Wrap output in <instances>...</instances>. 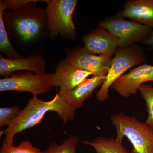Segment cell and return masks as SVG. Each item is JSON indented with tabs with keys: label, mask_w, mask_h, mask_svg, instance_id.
<instances>
[{
	"label": "cell",
	"mask_w": 153,
	"mask_h": 153,
	"mask_svg": "<svg viewBox=\"0 0 153 153\" xmlns=\"http://www.w3.org/2000/svg\"><path fill=\"white\" fill-rule=\"evenodd\" d=\"M33 1L16 10H6L3 20L11 43L19 53L27 55L42 54L48 49L49 38L46 8Z\"/></svg>",
	"instance_id": "6da1fadb"
},
{
	"label": "cell",
	"mask_w": 153,
	"mask_h": 153,
	"mask_svg": "<svg viewBox=\"0 0 153 153\" xmlns=\"http://www.w3.org/2000/svg\"><path fill=\"white\" fill-rule=\"evenodd\" d=\"M76 110L67 104L58 93H56L53 99L48 101L33 96L16 120L2 131L5 135L3 145H13L14 137L16 134L40 123L49 111L57 113L63 122L66 124L68 122L74 121Z\"/></svg>",
	"instance_id": "7a4b0ae2"
},
{
	"label": "cell",
	"mask_w": 153,
	"mask_h": 153,
	"mask_svg": "<svg viewBox=\"0 0 153 153\" xmlns=\"http://www.w3.org/2000/svg\"><path fill=\"white\" fill-rule=\"evenodd\" d=\"M111 120L117 131L116 140L126 137L132 145V153H153V128L146 123L122 113L114 114Z\"/></svg>",
	"instance_id": "3957f363"
},
{
	"label": "cell",
	"mask_w": 153,
	"mask_h": 153,
	"mask_svg": "<svg viewBox=\"0 0 153 153\" xmlns=\"http://www.w3.org/2000/svg\"><path fill=\"white\" fill-rule=\"evenodd\" d=\"M146 61L143 49L137 44L126 48L118 47L105 80L97 92V99L100 102L107 100L109 97L110 88L114 82L124 74L126 71Z\"/></svg>",
	"instance_id": "277c9868"
},
{
	"label": "cell",
	"mask_w": 153,
	"mask_h": 153,
	"mask_svg": "<svg viewBox=\"0 0 153 153\" xmlns=\"http://www.w3.org/2000/svg\"><path fill=\"white\" fill-rule=\"evenodd\" d=\"M44 2L47 4L49 38L52 41L60 35L66 39L76 40L72 16L78 1L44 0Z\"/></svg>",
	"instance_id": "5b68a950"
},
{
	"label": "cell",
	"mask_w": 153,
	"mask_h": 153,
	"mask_svg": "<svg viewBox=\"0 0 153 153\" xmlns=\"http://www.w3.org/2000/svg\"><path fill=\"white\" fill-rule=\"evenodd\" d=\"M99 27L109 31L118 39V47L126 48L142 42L148 38L152 29L134 21L124 19L119 12L100 22Z\"/></svg>",
	"instance_id": "8992f818"
},
{
	"label": "cell",
	"mask_w": 153,
	"mask_h": 153,
	"mask_svg": "<svg viewBox=\"0 0 153 153\" xmlns=\"http://www.w3.org/2000/svg\"><path fill=\"white\" fill-rule=\"evenodd\" d=\"M52 87V74H36L31 71H16L0 79V91L28 92L33 96L48 92Z\"/></svg>",
	"instance_id": "52a82bcc"
},
{
	"label": "cell",
	"mask_w": 153,
	"mask_h": 153,
	"mask_svg": "<svg viewBox=\"0 0 153 153\" xmlns=\"http://www.w3.org/2000/svg\"><path fill=\"white\" fill-rule=\"evenodd\" d=\"M63 50L69 63L93 76H106L113 58L91 54L84 47H64Z\"/></svg>",
	"instance_id": "ba28073f"
},
{
	"label": "cell",
	"mask_w": 153,
	"mask_h": 153,
	"mask_svg": "<svg viewBox=\"0 0 153 153\" xmlns=\"http://www.w3.org/2000/svg\"><path fill=\"white\" fill-rule=\"evenodd\" d=\"M153 81V65L143 64L130 69L117 79L112 87L124 97L136 94L145 82Z\"/></svg>",
	"instance_id": "9c48e42d"
},
{
	"label": "cell",
	"mask_w": 153,
	"mask_h": 153,
	"mask_svg": "<svg viewBox=\"0 0 153 153\" xmlns=\"http://www.w3.org/2000/svg\"><path fill=\"white\" fill-rule=\"evenodd\" d=\"M84 47L91 54L113 57L118 47V39L109 31L99 27L82 38Z\"/></svg>",
	"instance_id": "30bf717a"
},
{
	"label": "cell",
	"mask_w": 153,
	"mask_h": 153,
	"mask_svg": "<svg viewBox=\"0 0 153 153\" xmlns=\"http://www.w3.org/2000/svg\"><path fill=\"white\" fill-rule=\"evenodd\" d=\"M91 75L92 73L75 67L63 58L55 67V73L52 74V87L72 90Z\"/></svg>",
	"instance_id": "8fae6325"
},
{
	"label": "cell",
	"mask_w": 153,
	"mask_h": 153,
	"mask_svg": "<svg viewBox=\"0 0 153 153\" xmlns=\"http://www.w3.org/2000/svg\"><path fill=\"white\" fill-rule=\"evenodd\" d=\"M46 63L42 54L18 59H10L0 55V75L8 77L16 71H27L36 74L46 71Z\"/></svg>",
	"instance_id": "7c38bea8"
},
{
	"label": "cell",
	"mask_w": 153,
	"mask_h": 153,
	"mask_svg": "<svg viewBox=\"0 0 153 153\" xmlns=\"http://www.w3.org/2000/svg\"><path fill=\"white\" fill-rule=\"evenodd\" d=\"M106 76H93L87 78L71 90L60 89L58 94L66 103L76 110L83 105L85 100L92 95L94 90L101 86Z\"/></svg>",
	"instance_id": "4fadbf2b"
},
{
	"label": "cell",
	"mask_w": 153,
	"mask_h": 153,
	"mask_svg": "<svg viewBox=\"0 0 153 153\" xmlns=\"http://www.w3.org/2000/svg\"><path fill=\"white\" fill-rule=\"evenodd\" d=\"M120 14L141 25L153 28V0H130Z\"/></svg>",
	"instance_id": "5bb4252c"
},
{
	"label": "cell",
	"mask_w": 153,
	"mask_h": 153,
	"mask_svg": "<svg viewBox=\"0 0 153 153\" xmlns=\"http://www.w3.org/2000/svg\"><path fill=\"white\" fill-rule=\"evenodd\" d=\"M82 142L93 147L97 153H128L122 142L112 137H97L92 141H82Z\"/></svg>",
	"instance_id": "9a60e30c"
},
{
	"label": "cell",
	"mask_w": 153,
	"mask_h": 153,
	"mask_svg": "<svg viewBox=\"0 0 153 153\" xmlns=\"http://www.w3.org/2000/svg\"><path fill=\"white\" fill-rule=\"evenodd\" d=\"M4 12L0 9V51L10 59L25 57L16 50L9 39L3 20Z\"/></svg>",
	"instance_id": "2e32d148"
},
{
	"label": "cell",
	"mask_w": 153,
	"mask_h": 153,
	"mask_svg": "<svg viewBox=\"0 0 153 153\" xmlns=\"http://www.w3.org/2000/svg\"><path fill=\"white\" fill-rule=\"evenodd\" d=\"M78 142V137L71 135L61 144L52 143L47 149L41 151V153H76Z\"/></svg>",
	"instance_id": "e0dca14e"
},
{
	"label": "cell",
	"mask_w": 153,
	"mask_h": 153,
	"mask_svg": "<svg viewBox=\"0 0 153 153\" xmlns=\"http://www.w3.org/2000/svg\"><path fill=\"white\" fill-rule=\"evenodd\" d=\"M139 91L146 103L148 116L146 123L153 128V87L145 83L140 87Z\"/></svg>",
	"instance_id": "ac0fdd59"
},
{
	"label": "cell",
	"mask_w": 153,
	"mask_h": 153,
	"mask_svg": "<svg viewBox=\"0 0 153 153\" xmlns=\"http://www.w3.org/2000/svg\"><path fill=\"white\" fill-rule=\"evenodd\" d=\"M41 149L33 146L29 140H25L16 146L2 145L0 153H41Z\"/></svg>",
	"instance_id": "d6986e66"
},
{
	"label": "cell",
	"mask_w": 153,
	"mask_h": 153,
	"mask_svg": "<svg viewBox=\"0 0 153 153\" xmlns=\"http://www.w3.org/2000/svg\"><path fill=\"white\" fill-rule=\"evenodd\" d=\"M22 110L16 105L0 108V127L10 126L19 116Z\"/></svg>",
	"instance_id": "ffe728a7"
},
{
	"label": "cell",
	"mask_w": 153,
	"mask_h": 153,
	"mask_svg": "<svg viewBox=\"0 0 153 153\" xmlns=\"http://www.w3.org/2000/svg\"><path fill=\"white\" fill-rule=\"evenodd\" d=\"M33 0H1L0 9L4 11L13 10L22 7Z\"/></svg>",
	"instance_id": "44dd1931"
},
{
	"label": "cell",
	"mask_w": 153,
	"mask_h": 153,
	"mask_svg": "<svg viewBox=\"0 0 153 153\" xmlns=\"http://www.w3.org/2000/svg\"><path fill=\"white\" fill-rule=\"evenodd\" d=\"M143 44L150 46V49H153V30L146 39L143 41Z\"/></svg>",
	"instance_id": "7402d4cb"
}]
</instances>
